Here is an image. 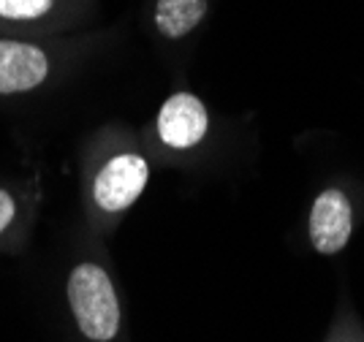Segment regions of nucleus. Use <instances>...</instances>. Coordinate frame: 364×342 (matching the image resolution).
Wrapping results in <instances>:
<instances>
[{
  "mask_svg": "<svg viewBox=\"0 0 364 342\" xmlns=\"http://www.w3.org/2000/svg\"><path fill=\"white\" fill-rule=\"evenodd\" d=\"M68 301L82 334L107 342L120 328V304L109 274L98 264H82L68 277Z\"/></svg>",
  "mask_w": 364,
  "mask_h": 342,
  "instance_id": "1",
  "label": "nucleus"
},
{
  "mask_svg": "<svg viewBox=\"0 0 364 342\" xmlns=\"http://www.w3.org/2000/svg\"><path fill=\"white\" fill-rule=\"evenodd\" d=\"M150 177L147 161L141 155L125 152L112 158L95 177L92 198L104 212H122L136 201Z\"/></svg>",
  "mask_w": 364,
  "mask_h": 342,
  "instance_id": "2",
  "label": "nucleus"
},
{
  "mask_svg": "<svg viewBox=\"0 0 364 342\" xmlns=\"http://www.w3.org/2000/svg\"><path fill=\"white\" fill-rule=\"evenodd\" d=\"M49 74V60L33 44L0 41V92H25L38 87Z\"/></svg>",
  "mask_w": 364,
  "mask_h": 342,
  "instance_id": "5",
  "label": "nucleus"
},
{
  "mask_svg": "<svg viewBox=\"0 0 364 342\" xmlns=\"http://www.w3.org/2000/svg\"><path fill=\"white\" fill-rule=\"evenodd\" d=\"M353 231V209L343 191H323L310 209V242L323 255L340 253Z\"/></svg>",
  "mask_w": 364,
  "mask_h": 342,
  "instance_id": "3",
  "label": "nucleus"
},
{
  "mask_svg": "<svg viewBox=\"0 0 364 342\" xmlns=\"http://www.w3.org/2000/svg\"><path fill=\"white\" fill-rule=\"evenodd\" d=\"M210 128L207 109L191 92H174L158 112V136L171 149H191Z\"/></svg>",
  "mask_w": 364,
  "mask_h": 342,
  "instance_id": "4",
  "label": "nucleus"
},
{
  "mask_svg": "<svg viewBox=\"0 0 364 342\" xmlns=\"http://www.w3.org/2000/svg\"><path fill=\"white\" fill-rule=\"evenodd\" d=\"M11 220H14V198L6 193V191H0V231L11 223Z\"/></svg>",
  "mask_w": 364,
  "mask_h": 342,
  "instance_id": "8",
  "label": "nucleus"
},
{
  "mask_svg": "<svg viewBox=\"0 0 364 342\" xmlns=\"http://www.w3.org/2000/svg\"><path fill=\"white\" fill-rule=\"evenodd\" d=\"M207 14V0H158L155 28L166 38H185Z\"/></svg>",
  "mask_w": 364,
  "mask_h": 342,
  "instance_id": "6",
  "label": "nucleus"
},
{
  "mask_svg": "<svg viewBox=\"0 0 364 342\" xmlns=\"http://www.w3.org/2000/svg\"><path fill=\"white\" fill-rule=\"evenodd\" d=\"M55 0H0L3 19H38L52 9Z\"/></svg>",
  "mask_w": 364,
  "mask_h": 342,
  "instance_id": "7",
  "label": "nucleus"
}]
</instances>
